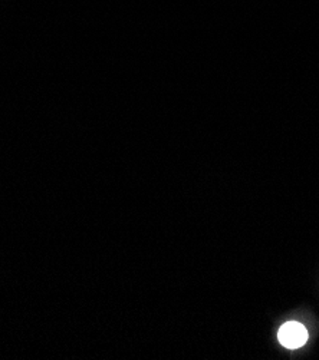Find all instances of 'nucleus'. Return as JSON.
I'll use <instances>...</instances> for the list:
<instances>
[{
	"label": "nucleus",
	"mask_w": 319,
	"mask_h": 360,
	"mask_svg": "<svg viewBox=\"0 0 319 360\" xmlns=\"http://www.w3.org/2000/svg\"><path fill=\"white\" fill-rule=\"evenodd\" d=\"M277 338L282 346H285L288 349H298L306 343L308 330L301 325V323L289 321L279 329Z\"/></svg>",
	"instance_id": "nucleus-1"
}]
</instances>
